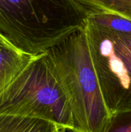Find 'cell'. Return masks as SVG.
<instances>
[{
  "instance_id": "6da1fadb",
  "label": "cell",
  "mask_w": 131,
  "mask_h": 132,
  "mask_svg": "<svg viewBox=\"0 0 131 132\" xmlns=\"http://www.w3.org/2000/svg\"><path fill=\"white\" fill-rule=\"evenodd\" d=\"M46 55L69 104L72 131H105L112 115L93 67L85 23L50 48Z\"/></svg>"
},
{
  "instance_id": "7a4b0ae2",
  "label": "cell",
  "mask_w": 131,
  "mask_h": 132,
  "mask_svg": "<svg viewBox=\"0 0 131 132\" xmlns=\"http://www.w3.org/2000/svg\"><path fill=\"white\" fill-rule=\"evenodd\" d=\"M86 19L73 0H0V40L38 56L82 27Z\"/></svg>"
},
{
  "instance_id": "3957f363",
  "label": "cell",
  "mask_w": 131,
  "mask_h": 132,
  "mask_svg": "<svg viewBox=\"0 0 131 132\" xmlns=\"http://www.w3.org/2000/svg\"><path fill=\"white\" fill-rule=\"evenodd\" d=\"M0 114L42 119L73 131L69 104L46 53L36 56L0 94Z\"/></svg>"
},
{
  "instance_id": "277c9868",
  "label": "cell",
  "mask_w": 131,
  "mask_h": 132,
  "mask_svg": "<svg viewBox=\"0 0 131 132\" xmlns=\"http://www.w3.org/2000/svg\"><path fill=\"white\" fill-rule=\"evenodd\" d=\"M89 49L107 108L131 111V33L85 22Z\"/></svg>"
},
{
  "instance_id": "5b68a950",
  "label": "cell",
  "mask_w": 131,
  "mask_h": 132,
  "mask_svg": "<svg viewBox=\"0 0 131 132\" xmlns=\"http://www.w3.org/2000/svg\"><path fill=\"white\" fill-rule=\"evenodd\" d=\"M36 56L27 54L0 40V94Z\"/></svg>"
},
{
  "instance_id": "8992f818",
  "label": "cell",
  "mask_w": 131,
  "mask_h": 132,
  "mask_svg": "<svg viewBox=\"0 0 131 132\" xmlns=\"http://www.w3.org/2000/svg\"><path fill=\"white\" fill-rule=\"evenodd\" d=\"M56 128L45 120L0 114V132H53Z\"/></svg>"
},
{
  "instance_id": "52a82bcc",
  "label": "cell",
  "mask_w": 131,
  "mask_h": 132,
  "mask_svg": "<svg viewBox=\"0 0 131 132\" xmlns=\"http://www.w3.org/2000/svg\"><path fill=\"white\" fill-rule=\"evenodd\" d=\"M86 16L97 14L131 15V0H73Z\"/></svg>"
},
{
  "instance_id": "ba28073f",
  "label": "cell",
  "mask_w": 131,
  "mask_h": 132,
  "mask_svg": "<svg viewBox=\"0 0 131 132\" xmlns=\"http://www.w3.org/2000/svg\"><path fill=\"white\" fill-rule=\"evenodd\" d=\"M104 132H131V111L112 114Z\"/></svg>"
},
{
  "instance_id": "9c48e42d",
  "label": "cell",
  "mask_w": 131,
  "mask_h": 132,
  "mask_svg": "<svg viewBox=\"0 0 131 132\" xmlns=\"http://www.w3.org/2000/svg\"><path fill=\"white\" fill-rule=\"evenodd\" d=\"M65 129H60V128H56L53 132H65Z\"/></svg>"
}]
</instances>
